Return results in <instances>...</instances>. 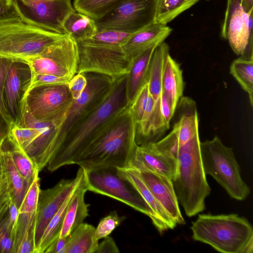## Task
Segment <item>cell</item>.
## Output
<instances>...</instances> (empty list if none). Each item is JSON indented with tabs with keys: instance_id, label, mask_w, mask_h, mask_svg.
<instances>
[{
	"instance_id": "obj_1",
	"label": "cell",
	"mask_w": 253,
	"mask_h": 253,
	"mask_svg": "<svg viewBox=\"0 0 253 253\" xmlns=\"http://www.w3.org/2000/svg\"><path fill=\"white\" fill-rule=\"evenodd\" d=\"M136 129L129 106L123 108L100 127L74 164L84 169L129 167L138 145Z\"/></svg>"
},
{
	"instance_id": "obj_2",
	"label": "cell",
	"mask_w": 253,
	"mask_h": 253,
	"mask_svg": "<svg viewBox=\"0 0 253 253\" xmlns=\"http://www.w3.org/2000/svg\"><path fill=\"white\" fill-rule=\"evenodd\" d=\"M126 83V75L113 81L104 95L74 126L61 147L48 161L46 166L49 171L74 164L100 127L127 106Z\"/></svg>"
},
{
	"instance_id": "obj_3",
	"label": "cell",
	"mask_w": 253,
	"mask_h": 253,
	"mask_svg": "<svg viewBox=\"0 0 253 253\" xmlns=\"http://www.w3.org/2000/svg\"><path fill=\"white\" fill-rule=\"evenodd\" d=\"M65 34L54 31L24 12L18 0L0 16V57L23 60L36 56Z\"/></svg>"
},
{
	"instance_id": "obj_4",
	"label": "cell",
	"mask_w": 253,
	"mask_h": 253,
	"mask_svg": "<svg viewBox=\"0 0 253 253\" xmlns=\"http://www.w3.org/2000/svg\"><path fill=\"white\" fill-rule=\"evenodd\" d=\"M200 142L198 133L179 148L176 173L172 180L178 202L189 217L205 209V199L211 192L203 167Z\"/></svg>"
},
{
	"instance_id": "obj_5",
	"label": "cell",
	"mask_w": 253,
	"mask_h": 253,
	"mask_svg": "<svg viewBox=\"0 0 253 253\" xmlns=\"http://www.w3.org/2000/svg\"><path fill=\"white\" fill-rule=\"evenodd\" d=\"M86 87L81 96L73 100L67 110L52 120L53 126L45 141L39 164L41 171L61 147L70 132L101 99L110 87L113 80L96 73H84Z\"/></svg>"
},
{
	"instance_id": "obj_6",
	"label": "cell",
	"mask_w": 253,
	"mask_h": 253,
	"mask_svg": "<svg viewBox=\"0 0 253 253\" xmlns=\"http://www.w3.org/2000/svg\"><path fill=\"white\" fill-rule=\"evenodd\" d=\"M191 229L194 240L223 253H242L253 241V229L248 219L237 214H199Z\"/></svg>"
},
{
	"instance_id": "obj_7",
	"label": "cell",
	"mask_w": 253,
	"mask_h": 253,
	"mask_svg": "<svg viewBox=\"0 0 253 253\" xmlns=\"http://www.w3.org/2000/svg\"><path fill=\"white\" fill-rule=\"evenodd\" d=\"M205 174L211 176L232 198L245 200L250 188L243 180L233 148L225 146L218 136L200 142Z\"/></svg>"
},
{
	"instance_id": "obj_8",
	"label": "cell",
	"mask_w": 253,
	"mask_h": 253,
	"mask_svg": "<svg viewBox=\"0 0 253 253\" xmlns=\"http://www.w3.org/2000/svg\"><path fill=\"white\" fill-rule=\"evenodd\" d=\"M87 191L108 196L149 216L152 221V210L140 194L118 173L116 168L98 167L84 169Z\"/></svg>"
},
{
	"instance_id": "obj_9",
	"label": "cell",
	"mask_w": 253,
	"mask_h": 253,
	"mask_svg": "<svg viewBox=\"0 0 253 253\" xmlns=\"http://www.w3.org/2000/svg\"><path fill=\"white\" fill-rule=\"evenodd\" d=\"M25 60L29 64L33 75H50L70 80L78 69V42L65 34L39 54Z\"/></svg>"
},
{
	"instance_id": "obj_10",
	"label": "cell",
	"mask_w": 253,
	"mask_h": 253,
	"mask_svg": "<svg viewBox=\"0 0 253 253\" xmlns=\"http://www.w3.org/2000/svg\"><path fill=\"white\" fill-rule=\"evenodd\" d=\"M79 62L77 73H92L110 78L113 81L127 75L132 61L121 46L78 42Z\"/></svg>"
},
{
	"instance_id": "obj_11",
	"label": "cell",
	"mask_w": 253,
	"mask_h": 253,
	"mask_svg": "<svg viewBox=\"0 0 253 253\" xmlns=\"http://www.w3.org/2000/svg\"><path fill=\"white\" fill-rule=\"evenodd\" d=\"M155 0H127L95 20L97 31L133 33L154 23Z\"/></svg>"
},
{
	"instance_id": "obj_12",
	"label": "cell",
	"mask_w": 253,
	"mask_h": 253,
	"mask_svg": "<svg viewBox=\"0 0 253 253\" xmlns=\"http://www.w3.org/2000/svg\"><path fill=\"white\" fill-rule=\"evenodd\" d=\"M253 10L246 12L241 0H228L221 29L234 52L246 59H253Z\"/></svg>"
},
{
	"instance_id": "obj_13",
	"label": "cell",
	"mask_w": 253,
	"mask_h": 253,
	"mask_svg": "<svg viewBox=\"0 0 253 253\" xmlns=\"http://www.w3.org/2000/svg\"><path fill=\"white\" fill-rule=\"evenodd\" d=\"M72 101L68 84L41 85L30 88L25 107L36 119L52 121L63 114Z\"/></svg>"
},
{
	"instance_id": "obj_14",
	"label": "cell",
	"mask_w": 253,
	"mask_h": 253,
	"mask_svg": "<svg viewBox=\"0 0 253 253\" xmlns=\"http://www.w3.org/2000/svg\"><path fill=\"white\" fill-rule=\"evenodd\" d=\"M84 173V169L80 167L74 178L63 179L52 188L40 189L35 221V253L48 223L65 201L80 185Z\"/></svg>"
},
{
	"instance_id": "obj_15",
	"label": "cell",
	"mask_w": 253,
	"mask_h": 253,
	"mask_svg": "<svg viewBox=\"0 0 253 253\" xmlns=\"http://www.w3.org/2000/svg\"><path fill=\"white\" fill-rule=\"evenodd\" d=\"M32 77L31 67L27 61H12L6 75L3 90L4 107L12 125L17 124L22 118Z\"/></svg>"
},
{
	"instance_id": "obj_16",
	"label": "cell",
	"mask_w": 253,
	"mask_h": 253,
	"mask_svg": "<svg viewBox=\"0 0 253 253\" xmlns=\"http://www.w3.org/2000/svg\"><path fill=\"white\" fill-rule=\"evenodd\" d=\"M169 53V47L164 42L155 48L146 80L149 91L154 104L151 117V123L156 130H161L167 125L161 111L160 102L163 94L162 79L165 63Z\"/></svg>"
},
{
	"instance_id": "obj_17",
	"label": "cell",
	"mask_w": 253,
	"mask_h": 253,
	"mask_svg": "<svg viewBox=\"0 0 253 253\" xmlns=\"http://www.w3.org/2000/svg\"><path fill=\"white\" fill-rule=\"evenodd\" d=\"M30 16L54 31L66 34L63 27L67 17L75 10L71 0H20Z\"/></svg>"
},
{
	"instance_id": "obj_18",
	"label": "cell",
	"mask_w": 253,
	"mask_h": 253,
	"mask_svg": "<svg viewBox=\"0 0 253 253\" xmlns=\"http://www.w3.org/2000/svg\"><path fill=\"white\" fill-rule=\"evenodd\" d=\"M138 170L157 201L172 221L176 225L185 224V221L180 210L172 180L150 170Z\"/></svg>"
},
{
	"instance_id": "obj_19",
	"label": "cell",
	"mask_w": 253,
	"mask_h": 253,
	"mask_svg": "<svg viewBox=\"0 0 253 253\" xmlns=\"http://www.w3.org/2000/svg\"><path fill=\"white\" fill-rule=\"evenodd\" d=\"M130 167L150 170L172 180L176 173L177 159L159 150L154 142L148 143L137 146Z\"/></svg>"
},
{
	"instance_id": "obj_20",
	"label": "cell",
	"mask_w": 253,
	"mask_h": 253,
	"mask_svg": "<svg viewBox=\"0 0 253 253\" xmlns=\"http://www.w3.org/2000/svg\"><path fill=\"white\" fill-rule=\"evenodd\" d=\"M118 174L128 181L142 197L153 212V224L160 234L176 226L157 201L143 180L139 171L133 168H117Z\"/></svg>"
},
{
	"instance_id": "obj_21",
	"label": "cell",
	"mask_w": 253,
	"mask_h": 253,
	"mask_svg": "<svg viewBox=\"0 0 253 253\" xmlns=\"http://www.w3.org/2000/svg\"><path fill=\"white\" fill-rule=\"evenodd\" d=\"M176 110L177 119L166 136L179 148L199 133V117L195 101L188 97L180 99Z\"/></svg>"
},
{
	"instance_id": "obj_22",
	"label": "cell",
	"mask_w": 253,
	"mask_h": 253,
	"mask_svg": "<svg viewBox=\"0 0 253 253\" xmlns=\"http://www.w3.org/2000/svg\"><path fill=\"white\" fill-rule=\"evenodd\" d=\"M167 25L154 23L131 33L122 45L127 58L132 61L139 54L155 44H160L170 34Z\"/></svg>"
},
{
	"instance_id": "obj_23",
	"label": "cell",
	"mask_w": 253,
	"mask_h": 253,
	"mask_svg": "<svg viewBox=\"0 0 253 253\" xmlns=\"http://www.w3.org/2000/svg\"><path fill=\"white\" fill-rule=\"evenodd\" d=\"M40 178L37 177L30 185L18 209L19 213L15 228L13 253L23 239L34 233L36 211L40 191Z\"/></svg>"
},
{
	"instance_id": "obj_24",
	"label": "cell",
	"mask_w": 253,
	"mask_h": 253,
	"mask_svg": "<svg viewBox=\"0 0 253 253\" xmlns=\"http://www.w3.org/2000/svg\"><path fill=\"white\" fill-rule=\"evenodd\" d=\"M184 86L180 65L169 54L164 69L162 87L173 116L178 103L183 97Z\"/></svg>"
},
{
	"instance_id": "obj_25",
	"label": "cell",
	"mask_w": 253,
	"mask_h": 253,
	"mask_svg": "<svg viewBox=\"0 0 253 253\" xmlns=\"http://www.w3.org/2000/svg\"><path fill=\"white\" fill-rule=\"evenodd\" d=\"M87 191L84 177L70 201L59 237L69 236L89 215V205L86 204L84 200L85 193Z\"/></svg>"
},
{
	"instance_id": "obj_26",
	"label": "cell",
	"mask_w": 253,
	"mask_h": 253,
	"mask_svg": "<svg viewBox=\"0 0 253 253\" xmlns=\"http://www.w3.org/2000/svg\"><path fill=\"white\" fill-rule=\"evenodd\" d=\"M159 45L152 46L132 60L129 71L126 75V93L127 106L131 105L144 83L154 51Z\"/></svg>"
},
{
	"instance_id": "obj_27",
	"label": "cell",
	"mask_w": 253,
	"mask_h": 253,
	"mask_svg": "<svg viewBox=\"0 0 253 253\" xmlns=\"http://www.w3.org/2000/svg\"><path fill=\"white\" fill-rule=\"evenodd\" d=\"M0 157L9 184L12 201L19 209L30 186L15 167L8 150L0 145Z\"/></svg>"
},
{
	"instance_id": "obj_28",
	"label": "cell",
	"mask_w": 253,
	"mask_h": 253,
	"mask_svg": "<svg viewBox=\"0 0 253 253\" xmlns=\"http://www.w3.org/2000/svg\"><path fill=\"white\" fill-rule=\"evenodd\" d=\"M98 245L94 227L82 223L69 236L66 253H95Z\"/></svg>"
},
{
	"instance_id": "obj_29",
	"label": "cell",
	"mask_w": 253,
	"mask_h": 253,
	"mask_svg": "<svg viewBox=\"0 0 253 253\" xmlns=\"http://www.w3.org/2000/svg\"><path fill=\"white\" fill-rule=\"evenodd\" d=\"M63 27L65 34L77 42L90 38L97 32L95 20L75 10L65 19Z\"/></svg>"
},
{
	"instance_id": "obj_30",
	"label": "cell",
	"mask_w": 253,
	"mask_h": 253,
	"mask_svg": "<svg viewBox=\"0 0 253 253\" xmlns=\"http://www.w3.org/2000/svg\"><path fill=\"white\" fill-rule=\"evenodd\" d=\"M18 209L11 201L0 215V253H13L15 232Z\"/></svg>"
},
{
	"instance_id": "obj_31",
	"label": "cell",
	"mask_w": 253,
	"mask_h": 253,
	"mask_svg": "<svg viewBox=\"0 0 253 253\" xmlns=\"http://www.w3.org/2000/svg\"><path fill=\"white\" fill-rule=\"evenodd\" d=\"M0 145L9 152L13 163L20 175L30 184L39 176V171L27 154L7 136Z\"/></svg>"
},
{
	"instance_id": "obj_32",
	"label": "cell",
	"mask_w": 253,
	"mask_h": 253,
	"mask_svg": "<svg viewBox=\"0 0 253 253\" xmlns=\"http://www.w3.org/2000/svg\"><path fill=\"white\" fill-rule=\"evenodd\" d=\"M200 0H155L154 23L167 25Z\"/></svg>"
},
{
	"instance_id": "obj_33",
	"label": "cell",
	"mask_w": 253,
	"mask_h": 253,
	"mask_svg": "<svg viewBox=\"0 0 253 253\" xmlns=\"http://www.w3.org/2000/svg\"><path fill=\"white\" fill-rule=\"evenodd\" d=\"M230 73L248 93L250 104L253 106V59L239 57L230 66Z\"/></svg>"
},
{
	"instance_id": "obj_34",
	"label": "cell",
	"mask_w": 253,
	"mask_h": 253,
	"mask_svg": "<svg viewBox=\"0 0 253 253\" xmlns=\"http://www.w3.org/2000/svg\"><path fill=\"white\" fill-rule=\"evenodd\" d=\"M126 0H74L73 5L76 11L97 20Z\"/></svg>"
},
{
	"instance_id": "obj_35",
	"label": "cell",
	"mask_w": 253,
	"mask_h": 253,
	"mask_svg": "<svg viewBox=\"0 0 253 253\" xmlns=\"http://www.w3.org/2000/svg\"><path fill=\"white\" fill-rule=\"evenodd\" d=\"M74 193L65 201L48 223L42 237L36 253H44L51 243L59 237L67 210Z\"/></svg>"
},
{
	"instance_id": "obj_36",
	"label": "cell",
	"mask_w": 253,
	"mask_h": 253,
	"mask_svg": "<svg viewBox=\"0 0 253 253\" xmlns=\"http://www.w3.org/2000/svg\"><path fill=\"white\" fill-rule=\"evenodd\" d=\"M131 34L113 30H103L97 32L90 38L81 43L107 46H121Z\"/></svg>"
},
{
	"instance_id": "obj_37",
	"label": "cell",
	"mask_w": 253,
	"mask_h": 253,
	"mask_svg": "<svg viewBox=\"0 0 253 253\" xmlns=\"http://www.w3.org/2000/svg\"><path fill=\"white\" fill-rule=\"evenodd\" d=\"M149 95L148 84L145 81L129 106L131 113L137 126L142 120Z\"/></svg>"
},
{
	"instance_id": "obj_38",
	"label": "cell",
	"mask_w": 253,
	"mask_h": 253,
	"mask_svg": "<svg viewBox=\"0 0 253 253\" xmlns=\"http://www.w3.org/2000/svg\"><path fill=\"white\" fill-rule=\"evenodd\" d=\"M120 216L117 211H112L102 218L95 228V235L97 240L108 236L125 219Z\"/></svg>"
},
{
	"instance_id": "obj_39",
	"label": "cell",
	"mask_w": 253,
	"mask_h": 253,
	"mask_svg": "<svg viewBox=\"0 0 253 253\" xmlns=\"http://www.w3.org/2000/svg\"><path fill=\"white\" fill-rule=\"evenodd\" d=\"M11 201L9 184L0 157V215L7 209Z\"/></svg>"
},
{
	"instance_id": "obj_40",
	"label": "cell",
	"mask_w": 253,
	"mask_h": 253,
	"mask_svg": "<svg viewBox=\"0 0 253 253\" xmlns=\"http://www.w3.org/2000/svg\"><path fill=\"white\" fill-rule=\"evenodd\" d=\"M14 60L0 57V113L12 125V122L6 112L3 99V87L9 67Z\"/></svg>"
},
{
	"instance_id": "obj_41",
	"label": "cell",
	"mask_w": 253,
	"mask_h": 253,
	"mask_svg": "<svg viewBox=\"0 0 253 253\" xmlns=\"http://www.w3.org/2000/svg\"><path fill=\"white\" fill-rule=\"evenodd\" d=\"M87 84V78L84 73H77L69 81L68 86L72 98H79L85 90Z\"/></svg>"
},
{
	"instance_id": "obj_42",
	"label": "cell",
	"mask_w": 253,
	"mask_h": 253,
	"mask_svg": "<svg viewBox=\"0 0 253 253\" xmlns=\"http://www.w3.org/2000/svg\"><path fill=\"white\" fill-rule=\"evenodd\" d=\"M70 80L53 75L44 74L33 75L30 88L41 85L68 84Z\"/></svg>"
},
{
	"instance_id": "obj_43",
	"label": "cell",
	"mask_w": 253,
	"mask_h": 253,
	"mask_svg": "<svg viewBox=\"0 0 253 253\" xmlns=\"http://www.w3.org/2000/svg\"><path fill=\"white\" fill-rule=\"evenodd\" d=\"M120 251L114 240L110 236L104 238L95 252V253H119Z\"/></svg>"
},
{
	"instance_id": "obj_44",
	"label": "cell",
	"mask_w": 253,
	"mask_h": 253,
	"mask_svg": "<svg viewBox=\"0 0 253 253\" xmlns=\"http://www.w3.org/2000/svg\"><path fill=\"white\" fill-rule=\"evenodd\" d=\"M69 239L67 237H59L53 241L46 249V253H66V248Z\"/></svg>"
},
{
	"instance_id": "obj_45",
	"label": "cell",
	"mask_w": 253,
	"mask_h": 253,
	"mask_svg": "<svg viewBox=\"0 0 253 253\" xmlns=\"http://www.w3.org/2000/svg\"><path fill=\"white\" fill-rule=\"evenodd\" d=\"M11 126L0 113V145L8 135Z\"/></svg>"
},
{
	"instance_id": "obj_46",
	"label": "cell",
	"mask_w": 253,
	"mask_h": 253,
	"mask_svg": "<svg viewBox=\"0 0 253 253\" xmlns=\"http://www.w3.org/2000/svg\"><path fill=\"white\" fill-rule=\"evenodd\" d=\"M241 3L244 9L247 12L253 9V0H241Z\"/></svg>"
},
{
	"instance_id": "obj_47",
	"label": "cell",
	"mask_w": 253,
	"mask_h": 253,
	"mask_svg": "<svg viewBox=\"0 0 253 253\" xmlns=\"http://www.w3.org/2000/svg\"><path fill=\"white\" fill-rule=\"evenodd\" d=\"M11 3L0 0V16L6 13L11 7Z\"/></svg>"
},
{
	"instance_id": "obj_48",
	"label": "cell",
	"mask_w": 253,
	"mask_h": 253,
	"mask_svg": "<svg viewBox=\"0 0 253 253\" xmlns=\"http://www.w3.org/2000/svg\"><path fill=\"white\" fill-rule=\"evenodd\" d=\"M0 0L6 2L8 3H11L12 1V0Z\"/></svg>"
},
{
	"instance_id": "obj_49",
	"label": "cell",
	"mask_w": 253,
	"mask_h": 253,
	"mask_svg": "<svg viewBox=\"0 0 253 253\" xmlns=\"http://www.w3.org/2000/svg\"></svg>"
}]
</instances>
